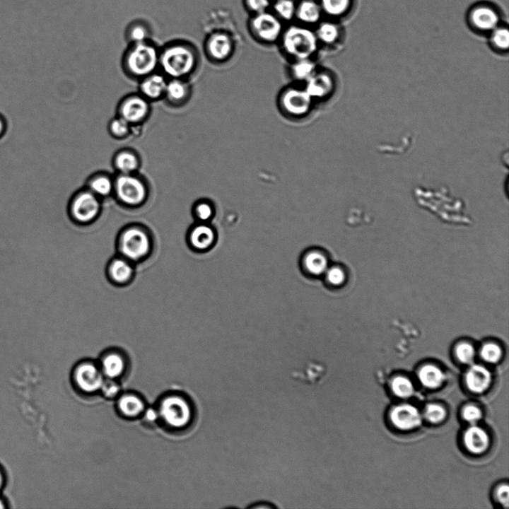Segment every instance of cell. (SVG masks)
Here are the masks:
<instances>
[{"label":"cell","instance_id":"cell-1","mask_svg":"<svg viewBox=\"0 0 509 509\" xmlns=\"http://www.w3.org/2000/svg\"><path fill=\"white\" fill-rule=\"evenodd\" d=\"M199 56L191 45L172 43L160 49L159 71L168 79H187L194 76L199 66Z\"/></svg>","mask_w":509,"mask_h":509},{"label":"cell","instance_id":"cell-2","mask_svg":"<svg viewBox=\"0 0 509 509\" xmlns=\"http://www.w3.org/2000/svg\"><path fill=\"white\" fill-rule=\"evenodd\" d=\"M160 49L149 40L131 44L122 58V70L128 78L139 81L159 71Z\"/></svg>","mask_w":509,"mask_h":509},{"label":"cell","instance_id":"cell-3","mask_svg":"<svg viewBox=\"0 0 509 509\" xmlns=\"http://www.w3.org/2000/svg\"><path fill=\"white\" fill-rule=\"evenodd\" d=\"M282 49L292 62L312 59L319 49L315 33L303 26H291L283 33Z\"/></svg>","mask_w":509,"mask_h":509},{"label":"cell","instance_id":"cell-4","mask_svg":"<svg viewBox=\"0 0 509 509\" xmlns=\"http://www.w3.org/2000/svg\"><path fill=\"white\" fill-rule=\"evenodd\" d=\"M158 412L163 423L175 430L187 428L196 417L194 404L186 397L178 394L164 397Z\"/></svg>","mask_w":509,"mask_h":509},{"label":"cell","instance_id":"cell-5","mask_svg":"<svg viewBox=\"0 0 509 509\" xmlns=\"http://www.w3.org/2000/svg\"><path fill=\"white\" fill-rule=\"evenodd\" d=\"M113 195L121 204L127 207H140L148 198V182L140 172L128 175L115 174Z\"/></svg>","mask_w":509,"mask_h":509},{"label":"cell","instance_id":"cell-6","mask_svg":"<svg viewBox=\"0 0 509 509\" xmlns=\"http://www.w3.org/2000/svg\"><path fill=\"white\" fill-rule=\"evenodd\" d=\"M118 247L122 257L131 263L140 262L149 255L153 241L144 228L131 226L121 233Z\"/></svg>","mask_w":509,"mask_h":509},{"label":"cell","instance_id":"cell-7","mask_svg":"<svg viewBox=\"0 0 509 509\" xmlns=\"http://www.w3.org/2000/svg\"><path fill=\"white\" fill-rule=\"evenodd\" d=\"M314 105L315 101L305 88L286 87L279 98V106L282 114L291 119L305 118L311 113Z\"/></svg>","mask_w":509,"mask_h":509},{"label":"cell","instance_id":"cell-8","mask_svg":"<svg viewBox=\"0 0 509 509\" xmlns=\"http://www.w3.org/2000/svg\"><path fill=\"white\" fill-rule=\"evenodd\" d=\"M151 103L139 92L128 94L117 106V116L126 120L132 127H141L150 117Z\"/></svg>","mask_w":509,"mask_h":509},{"label":"cell","instance_id":"cell-9","mask_svg":"<svg viewBox=\"0 0 509 509\" xmlns=\"http://www.w3.org/2000/svg\"><path fill=\"white\" fill-rule=\"evenodd\" d=\"M101 199L85 187L76 192L70 202V213L76 223L89 224L101 211Z\"/></svg>","mask_w":509,"mask_h":509},{"label":"cell","instance_id":"cell-10","mask_svg":"<svg viewBox=\"0 0 509 509\" xmlns=\"http://www.w3.org/2000/svg\"><path fill=\"white\" fill-rule=\"evenodd\" d=\"M252 32L255 37L266 44L276 42L283 34V26L280 20L267 11L257 13L252 20Z\"/></svg>","mask_w":509,"mask_h":509},{"label":"cell","instance_id":"cell-11","mask_svg":"<svg viewBox=\"0 0 509 509\" xmlns=\"http://www.w3.org/2000/svg\"><path fill=\"white\" fill-rule=\"evenodd\" d=\"M305 84V90L315 103L329 100L336 90V79L333 74L320 69Z\"/></svg>","mask_w":509,"mask_h":509},{"label":"cell","instance_id":"cell-12","mask_svg":"<svg viewBox=\"0 0 509 509\" xmlns=\"http://www.w3.org/2000/svg\"><path fill=\"white\" fill-rule=\"evenodd\" d=\"M74 378L78 388L88 394L100 390L105 381L102 370L91 363L79 364Z\"/></svg>","mask_w":509,"mask_h":509},{"label":"cell","instance_id":"cell-13","mask_svg":"<svg viewBox=\"0 0 509 509\" xmlns=\"http://www.w3.org/2000/svg\"><path fill=\"white\" fill-rule=\"evenodd\" d=\"M205 50L212 62L222 64L231 58L235 51V45L229 35L215 33L208 39Z\"/></svg>","mask_w":509,"mask_h":509},{"label":"cell","instance_id":"cell-14","mask_svg":"<svg viewBox=\"0 0 509 509\" xmlns=\"http://www.w3.org/2000/svg\"><path fill=\"white\" fill-rule=\"evenodd\" d=\"M192 88L189 80L168 79L163 100L168 106L180 108L185 106L192 98Z\"/></svg>","mask_w":509,"mask_h":509},{"label":"cell","instance_id":"cell-15","mask_svg":"<svg viewBox=\"0 0 509 509\" xmlns=\"http://www.w3.org/2000/svg\"><path fill=\"white\" fill-rule=\"evenodd\" d=\"M115 174L128 175L140 172L142 158L139 151L129 147L116 151L112 160Z\"/></svg>","mask_w":509,"mask_h":509},{"label":"cell","instance_id":"cell-16","mask_svg":"<svg viewBox=\"0 0 509 509\" xmlns=\"http://www.w3.org/2000/svg\"><path fill=\"white\" fill-rule=\"evenodd\" d=\"M390 419L395 428L402 431L414 430L422 423L420 411L411 404L394 406L390 411Z\"/></svg>","mask_w":509,"mask_h":509},{"label":"cell","instance_id":"cell-17","mask_svg":"<svg viewBox=\"0 0 509 509\" xmlns=\"http://www.w3.org/2000/svg\"><path fill=\"white\" fill-rule=\"evenodd\" d=\"M139 93L150 103L163 100L168 78L160 71L140 80Z\"/></svg>","mask_w":509,"mask_h":509},{"label":"cell","instance_id":"cell-18","mask_svg":"<svg viewBox=\"0 0 509 509\" xmlns=\"http://www.w3.org/2000/svg\"><path fill=\"white\" fill-rule=\"evenodd\" d=\"M86 187L101 199L111 197L114 194L115 174L95 172L88 178Z\"/></svg>","mask_w":509,"mask_h":509},{"label":"cell","instance_id":"cell-19","mask_svg":"<svg viewBox=\"0 0 509 509\" xmlns=\"http://www.w3.org/2000/svg\"><path fill=\"white\" fill-rule=\"evenodd\" d=\"M491 380L490 371L486 367L480 365L471 366L465 375L467 388L476 394L486 392L490 387Z\"/></svg>","mask_w":509,"mask_h":509},{"label":"cell","instance_id":"cell-20","mask_svg":"<svg viewBox=\"0 0 509 509\" xmlns=\"http://www.w3.org/2000/svg\"><path fill=\"white\" fill-rule=\"evenodd\" d=\"M216 240V233L213 228L201 223L192 228L189 235V242L192 249L204 252L210 249Z\"/></svg>","mask_w":509,"mask_h":509},{"label":"cell","instance_id":"cell-21","mask_svg":"<svg viewBox=\"0 0 509 509\" xmlns=\"http://www.w3.org/2000/svg\"><path fill=\"white\" fill-rule=\"evenodd\" d=\"M134 269L131 261L122 256L113 259L107 268L109 279L119 285L130 282L134 276Z\"/></svg>","mask_w":509,"mask_h":509},{"label":"cell","instance_id":"cell-22","mask_svg":"<svg viewBox=\"0 0 509 509\" xmlns=\"http://www.w3.org/2000/svg\"><path fill=\"white\" fill-rule=\"evenodd\" d=\"M464 443L469 452L481 454L487 450L490 444L488 433L477 426H472L464 434Z\"/></svg>","mask_w":509,"mask_h":509},{"label":"cell","instance_id":"cell-23","mask_svg":"<svg viewBox=\"0 0 509 509\" xmlns=\"http://www.w3.org/2000/svg\"><path fill=\"white\" fill-rule=\"evenodd\" d=\"M302 265L313 277L322 276L329 266L327 255L319 250L308 252L302 259Z\"/></svg>","mask_w":509,"mask_h":509},{"label":"cell","instance_id":"cell-24","mask_svg":"<svg viewBox=\"0 0 509 509\" xmlns=\"http://www.w3.org/2000/svg\"><path fill=\"white\" fill-rule=\"evenodd\" d=\"M101 368L105 376L114 380L122 376L125 371L126 361L119 353H109L103 356Z\"/></svg>","mask_w":509,"mask_h":509},{"label":"cell","instance_id":"cell-25","mask_svg":"<svg viewBox=\"0 0 509 509\" xmlns=\"http://www.w3.org/2000/svg\"><path fill=\"white\" fill-rule=\"evenodd\" d=\"M118 409L122 416L127 418H136L144 414L145 404L139 396L126 394L119 398Z\"/></svg>","mask_w":509,"mask_h":509},{"label":"cell","instance_id":"cell-26","mask_svg":"<svg viewBox=\"0 0 509 509\" xmlns=\"http://www.w3.org/2000/svg\"><path fill=\"white\" fill-rule=\"evenodd\" d=\"M322 12L320 4L315 0H305L296 8V16L302 23L315 24L320 21Z\"/></svg>","mask_w":509,"mask_h":509},{"label":"cell","instance_id":"cell-27","mask_svg":"<svg viewBox=\"0 0 509 509\" xmlns=\"http://www.w3.org/2000/svg\"><path fill=\"white\" fill-rule=\"evenodd\" d=\"M319 70L317 64L312 59H300L292 62L290 72L296 81L305 82Z\"/></svg>","mask_w":509,"mask_h":509},{"label":"cell","instance_id":"cell-28","mask_svg":"<svg viewBox=\"0 0 509 509\" xmlns=\"http://www.w3.org/2000/svg\"><path fill=\"white\" fill-rule=\"evenodd\" d=\"M419 378L423 387L435 390L442 386L445 377L441 369L433 365H426L420 369Z\"/></svg>","mask_w":509,"mask_h":509},{"label":"cell","instance_id":"cell-29","mask_svg":"<svg viewBox=\"0 0 509 509\" xmlns=\"http://www.w3.org/2000/svg\"><path fill=\"white\" fill-rule=\"evenodd\" d=\"M472 21L478 29L491 30L496 27L499 18L496 13L487 7L478 8L472 13Z\"/></svg>","mask_w":509,"mask_h":509},{"label":"cell","instance_id":"cell-30","mask_svg":"<svg viewBox=\"0 0 509 509\" xmlns=\"http://www.w3.org/2000/svg\"><path fill=\"white\" fill-rule=\"evenodd\" d=\"M107 131L113 139L124 141L132 135V127L126 120L116 115L109 121Z\"/></svg>","mask_w":509,"mask_h":509},{"label":"cell","instance_id":"cell-31","mask_svg":"<svg viewBox=\"0 0 509 509\" xmlns=\"http://www.w3.org/2000/svg\"><path fill=\"white\" fill-rule=\"evenodd\" d=\"M315 35L320 43L332 45L337 42L339 36V32L337 26L334 23H324L319 26Z\"/></svg>","mask_w":509,"mask_h":509},{"label":"cell","instance_id":"cell-32","mask_svg":"<svg viewBox=\"0 0 509 509\" xmlns=\"http://www.w3.org/2000/svg\"><path fill=\"white\" fill-rule=\"evenodd\" d=\"M393 393L398 397L408 398L414 394L415 389L414 383L407 378L398 376L391 382Z\"/></svg>","mask_w":509,"mask_h":509},{"label":"cell","instance_id":"cell-33","mask_svg":"<svg viewBox=\"0 0 509 509\" xmlns=\"http://www.w3.org/2000/svg\"><path fill=\"white\" fill-rule=\"evenodd\" d=\"M320 6L327 15L337 17L347 11L350 0H321Z\"/></svg>","mask_w":509,"mask_h":509},{"label":"cell","instance_id":"cell-34","mask_svg":"<svg viewBox=\"0 0 509 509\" xmlns=\"http://www.w3.org/2000/svg\"><path fill=\"white\" fill-rule=\"evenodd\" d=\"M324 276L326 282L335 288L341 287L347 280L346 271L339 266H329Z\"/></svg>","mask_w":509,"mask_h":509},{"label":"cell","instance_id":"cell-35","mask_svg":"<svg viewBox=\"0 0 509 509\" xmlns=\"http://www.w3.org/2000/svg\"><path fill=\"white\" fill-rule=\"evenodd\" d=\"M480 356L481 358L488 363H497L501 359L503 351L498 344L487 342L481 346Z\"/></svg>","mask_w":509,"mask_h":509},{"label":"cell","instance_id":"cell-36","mask_svg":"<svg viewBox=\"0 0 509 509\" xmlns=\"http://www.w3.org/2000/svg\"><path fill=\"white\" fill-rule=\"evenodd\" d=\"M455 354L460 362L469 365L474 361L476 351L471 343L462 341L457 344L455 349Z\"/></svg>","mask_w":509,"mask_h":509},{"label":"cell","instance_id":"cell-37","mask_svg":"<svg viewBox=\"0 0 509 509\" xmlns=\"http://www.w3.org/2000/svg\"><path fill=\"white\" fill-rule=\"evenodd\" d=\"M274 10L282 19L291 21L296 16V6L293 0H277Z\"/></svg>","mask_w":509,"mask_h":509},{"label":"cell","instance_id":"cell-38","mask_svg":"<svg viewBox=\"0 0 509 509\" xmlns=\"http://www.w3.org/2000/svg\"><path fill=\"white\" fill-rule=\"evenodd\" d=\"M424 417L431 423H438L445 419L446 411L442 406L431 404L425 407Z\"/></svg>","mask_w":509,"mask_h":509},{"label":"cell","instance_id":"cell-39","mask_svg":"<svg viewBox=\"0 0 509 509\" xmlns=\"http://www.w3.org/2000/svg\"><path fill=\"white\" fill-rule=\"evenodd\" d=\"M194 213L200 222H208L213 215V206L208 201H201L195 205Z\"/></svg>","mask_w":509,"mask_h":509},{"label":"cell","instance_id":"cell-40","mask_svg":"<svg viewBox=\"0 0 509 509\" xmlns=\"http://www.w3.org/2000/svg\"><path fill=\"white\" fill-rule=\"evenodd\" d=\"M492 42L499 49H507L509 46V33L505 29H498L492 35Z\"/></svg>","mask_w":509,"mask_h":509},{"label":"cell","instance_id":"cell-41","mask_svg":"<svg viewBox=\"0 0 509 509\" xmlns=\"http://www.w3.org/2000/svg\"><path fill=\"white\" fill-rule=\"evenodd\" d=\"M148 32L141 25H134L129 33L131 44L143 43L148 40Z\"/></svg>","mask_w":509,"mask_h":509},{"label":"cell","instance_id":"cell-42","mask_svg":"<svg viewBox=\"0 0 509 509\" xmlns=\"http://www.w3.org/2000/svg\"><path fill=\"white\" fill-rule=\"evenodd\" d=\"M462 417L466 421L474 424L481 418V411L477 406L469 405L463 409Z\"/></svg>","mask_w":509,"mask_h":509},{"label":"cell","instance_id":"cell-43","mask_svg":"<svg viewBox=\"0 0 509 509\" xmlns=\"http://www.w3.org/2000/svg\"><path fill=\"white\" fill-rule=\"evenodd\" d=\"M101 390L103 394L107 398H113L119 392V387L112 379L104 381Z\"/></svg>","mask_w":509,"mask_h":509},{"label":"cell","instance_id":"cell-44","mask_svg":"<svg viewBox=\"0 0 509 509\" xmlns=\"http://www.w3.org/2000/svg\"><path fill=\"white\" fill-rule=\"evenodd\" d=\"M247 7L259 13L267 11L270 5L269 0H246Z\"/></svg>","mask_w":509,"mask_h":509},{"label":"cell","instance_id":"cell-45","mask_svg":"<svg viewBox=\"0 0 509 509\" xmlns=\"http://www.w3.org/2000/svg\"><path fill=\"white\" fill-rule=\"evenodd\" d=\"M509 488L507 485L500 486L497 491L498 501L503 505H508Z\"/></svg>","mask_w":509,"mask_h":509},{"label":"cell","instance_id":"cell-46","mask_svg":"<svg viewBox=\"0 0 509 509\" xmlns=\"http://www.w3.org/2000/svg\"><path fill=\"white\" fill-rule=\"evenodd\" d=\"M145 420L149 423L157 421L159 418L158 411L153 409H148L144 411Z\"/></svg>","mask_w":509,"mask_h":509},{"label":"cell","instance_id":"cell-47","mask_svg":"<svg viewBox=\"0 0 509 509\" xmlns=\"http://www.w3.org/2000/svg\"><path fill=\"white\" fill-rule=\"evenodd\" d=\"M7 121L6 118L0 114V139H3L7 131Z\"/></svg>","mask_w":509,"mask_h":509},{"label":"cell","instance_id":"cell-48","mask_svg":"<svg viewBox=\"0 0 509 509\" xmlns=\"http://www.w3.org/2000/svg\"><path fill=\"white\" fill-rule=\"evenodd\" d=\"M6 483V476L3 467L0 466V491L4 488Z\"/></svg>","mask_w":509,"mask_h":509},{"label":"cell","instance_id":"cell-49","mask_svg":"<svg viewBox=\"0 0 509 509\" xmlns=\"http://www.w3.org/2000/svg\"><path fill=\"white\" fill-rule=\"evenodd\" d=\"M6 508H7L6 501L2 498H0V509H4Z\"/></svg>","mask_w":509,"mask_h":509}]
</instances>
